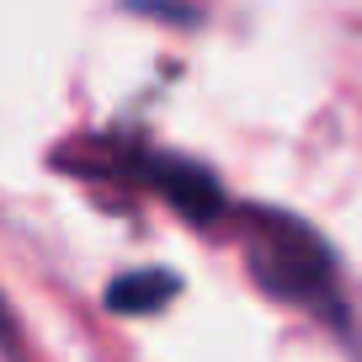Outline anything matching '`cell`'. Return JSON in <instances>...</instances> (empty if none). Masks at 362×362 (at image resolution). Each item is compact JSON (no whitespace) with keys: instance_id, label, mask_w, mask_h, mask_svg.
<instances>
[{"instance_id":"1","label":"cell","mask_w":362,"mask_h":362,"mask_svg":"<svg viewBox=\"0 0 362 362\" xmlns=\"http://www.w3.org/2000/svg\"><path fill=\"white\" fill-rule=\"evenodd\" d=\"M229 229H235L245 272H250V283H256L261 293L315 315L320 325L336 330L362 357V330H357V315H351L346 293H341L336 250L325 245V235H320L309 218L288 214V208L250 203V208H235Z\"/></svg>"},{"instance_id":"2","label":"cell","mask_w":362,"mask_h":362,"mask_svg":"<svg viewBox=\"0 0 362 362\" xmlns=\"http://www.w3.org/2000/svg\"><path fill=\"white\" fill-rule=\"evenodd\" d=\"M54 165L75 170V176H96V181H117V187H139V192L160 197L165 208H176L187 224L197 229H229L235 218V197L224 192V181L208 165L187 155H170V149H149L134 134H102L86 139L75 149H59Z\"/></svg>"},{"instance_id":"3","label":"cell","mask_w":362,"mask_h":362,"mask_svg":"<svg viewBox=\"0 0 362 362\" xmlns=\"http://www.w3.org/2000/svg\"><path fill=\"white\" fill-rule=\"evenodd\" d=\"M181 293V277L165 267H139V272H123L107 283V309L112 315H160L170 298Z\"/></svg>"}]
</instances>
